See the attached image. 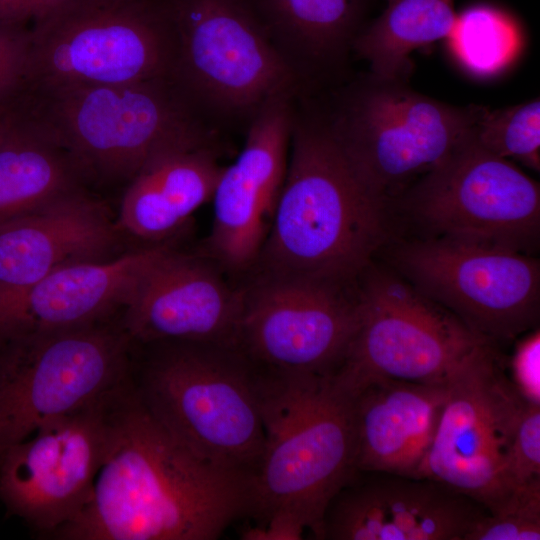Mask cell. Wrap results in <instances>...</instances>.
I'll return each instance as SVG.
<instances>
[{
  "label": "cell",
  "instance_id": "3957f363",
  "mask_svg": "<svg viewBox=\"0 0 540 540\" xmlns=\"http://www.w3.org/2000/svg\"><path fill=\"white\" fill-rule=\"evenodd\" d=\"M256 367L265 438L248 517L261 526L289 516L319 539L329 501L356 470L353 395L334 373Z\"/></svg>",
  "mask_w": 540,
  "mask_h": 540
},
{
  "label": "cell",
  "instance_id": "d6986e66",
  "mask_svg": "<svg viewBox=\"0 0 540 540\" xmlns=\"http://www.w3.org/2000/svg\"><path fill=\"white\" fill-rule=\"evenodd\" d=\"M120 230L83 187L0 227V285L26 290L57 268L114 257Z\"/></svg>",
  "mask_w": 540,
  "mask_h": 540
},
{
  "label": "cell",
  "instance_id": "8fae6325",
  "mask_svg": "<svg viewBox=\"0 0 540 540\" xmlns=\"http://www.w3.org/2000/svg\"><path fill=\"white\" fill-rule=\"evenodd\" d=\"M393 256L405 280L490 343L536 328L540 263L533 254L429 236L399 245Z\"/></svg>",
  "mask_w": 540,
  "mask_h": 540
},
{
  "label": "cell",
  "instance_id": "44dd1931",
  "mask_svg": "<svg viewBox=\"0 0 540 540\" xmlns=\"http://www.w3.org/2000/svg\"><path fill=\"white\" fill-rule=\"evenodd\" d=\"M172 248L152 246L55 269L24 290L14 336L48 333L108 321L123 308L144 273Z\"/></svg>",
  "mask_w": 540,
  "mask_h": 540
},
{
  "label": "cell",
  "instance_id": "d6a6232c",
  "mask_svg": "<svg viewBox=\"0 0 540 540\" xmlns=\"http://www.w3.org/2000/svg\"><path fill=\"white\" fill-rule=\"evenodd\" d=\"M306 529L297 520L277 515L271 517L261 526H251L241 535L246 540H299Z\"/></svg>",
  "mask_w": 540,
  "mask_h": 540
},
{
  "label": "cell",
  "instance_id": "ffe728a7",
  "mask_svg": "<svg viewBox=\"0 0 540 540\" xmlns=\"http://www.w3.org/2000/svg\"><path fill=\"white\" fill-rule=\"evenodd\" d=\"M352 395L356 470L419 477L443 410L446 383L372 378Z\"/></svg>",
  "mask_w": 540,
  "mask_h": 540
},
{
  "label": "cell",
  "instance_id": "4dcf8cb0",
  "mask_svg": "<svg viewBox=\"0 0 540 540\" xmlns=\"http://www.w3.org/2000/svg\"><path fill=\"white\" fill-rule=\"evenodd\" d=\"M540 333L535 328L517 343L511 359V382L529 403L540 404Z\"/></svg>",
  "mask_w": 540,
  "mask_h": 540
},
{
  "label": "cell",
  "instance_id": "ac0fdd59",
  "mask_svg": "<svg viewBox=\"0 0 540 540\" xmlns=\"http://www.w3.org/2000/svg\"><path fill=\"white\" fill-rule=\"evenodd\" d=\"M243 290L212 264L171 249L140 278L120 319L131 341L198 342L236 347Z\"/></svg>",
  "mask_w": 540,
  "mask_h": 540
},
{
  "label": "cell",
  "instance_id": "1f68e13d",
  "mask_svg": "<svg viewBox=\"0 0 540 540\" xmlns=\"http://www.w3.org/2000/svg\"><path fill=\"white\" fill-rule=\"evenodd\" d=\"M72 0H0V23L33 24Z\"/></svg>",
  "mask_w": 540,
  "mask_h": 540
},
{
  "label": "cell",
  "instance_id": "7a4b0ae2",
  "mask_svg": "<svg viewBox=\"0 0 540 540\" xmlns=\"http://www.w3.org/2000/svg\"><path fill=\"white\" fill-rule=\"evenodd\" d=\"M298 100L285 179L256 262L261 275L352 285L386 238L389 204L358 175L323 109Z\"/></svg>",
  "mask_w": 540,
  "mask_h": 540
},
{
  "label": "cell",
  "instance_id": "7c38bea8",
  "mask_svg": "<svg viewBox=\"0 0 540 540\" xmlns=\"http://www.w3.org/2000/svg\"><path fill=\"white\" fill-rule=\"evenodd\" d=\"M440 420L419 477L440 482L486 511L514 490L509 450L527 402L500 366L494 344L476 349L446 382Z\"/></svg>",
  "mask_w": 540,
  "mask_h": 540
},
{
  "label": "cell",
  "instance_id": "ba28073f",
  "mask_svg": "<svg viewBox=\"0 0 540 540\" xmlns=\"http://www.w3.org/2000/svg\"><path fill=\"white\" fill-rule=\"evenodd\" d=\"M174 39L172 77L209 119H246L303 95L247 0H158Z\"/></svg>",
  "mask_w": 540,
  "mask_h": 540
},
{
  "label": "cell",
  "instance_id": "836d02e7",
  "mask_svg": "<svg viewBox=\"0 0 540 540\" xmlns=\"http://www.w3.org/2000/svg\"><path fill=\"white\" fill-rule=\"evenodd\" d=\"M387 1H388V3H389V2H391V1H393V0H387Z\"/></svg>",
  "mask_w": 540,
  "mask_h": 540
},
{
  "label": "cell",
  "instance_id": "f1b7e54d",
  "mask_svg": "<svg viewBox=\"0 0 540 540\" xmlns=\"http://www.w3.org/2000/svg\"><path fill=\"white\" fill-rule=\"evenodd\" d=\"M506 478L511 490L540 480V404L527 403L509 450Z\"/></svg>",
  "mask_w": 540,
  "mask_h": 540
},
{
  "label": "cell",
  "instance_id": "2e32d148",
  "mask_svg": "<svg viewBox=\"0 0 540 540\" xmlns=\"http://www.w3.org/2000/svg\"><path fill=\"white\" fill-rule=\"evenodd\" d=\"M486 509L423 477L355 470L329 501L320 540H465Z\"/></svg>",
  "mask_w": 540,
  "mask_h": 540
},
{
  "label": "cell",
  "instance_id": "4fadbf2b",
  "mask_svg": "<svg viewBox=\"0 0 540 540\" xmlns=\"http://www.w3.org/2000/svg\"><path fill=\"white\" fill-rule=\"evenodd\" d=\"M430 234L532 254L540 234V187L473 136L403 193Z\"/></svg>",
  "mask_w": 540,
  "mask_h": 540
},
{
  "label": "cell",
  "instance_id": "cb8c5ba5",
  "mask_svg": "<svg viewBox=\"0 0 540 540\" xmlns=\"http://www.w3.org/2000/svg\"><path fill=\"white\" fill-rule=\"evenodd\" d=\"M84 176L71 154L29 112L0 140V227L82 187Z\"/></svg>",
  "mask_w": 540,
  "mask_h": 540
},
{
  "label": "cell",
  "instance_id": "e0dca14e",
  "mask_svg": "<svg viewBox=\"0 0 540 540\" xmlns=\"http://www.w3.org/2000/svg\"><path fill=\"white\" fill-rule=\"evenodd\" d=\"M296 99L277 96L256 112L241 153L219 177L208 243L228 268L254 264L267 238L286 175Z\"/></svg>",
  "mask_w": 540,
  "mask_h": 540
},
{
  "label": "cell",
  "instance_id": "30bf717a",
  "mask_svg": "<svg viewBox=\"0 0 540 540\" xmlns=\"http://www.w3.org/2000/svg\"><path fill=\"white\" fill-rule=\"evenodd\" d=\"M358 292V322L334 373L350 393L372 378L445 384L490 343L402 276L368 268Z\"/></svg>",
  "mask_w": 540,
  "mask_h": 540
},
{
  "label": "cell",
  "instance_id": "83f0119b",
  "mask_svg": "<svg viewBox=\"0 0 540 540\" xmlns=\"http://www.w3.org/2000/svg\"><path fill=\"white\" fill-rule=\"evenodd\" d=\"M540 539V480L516 488L508 499L486 511L465 540Z\"/></svg>",
  "mask_w": 540,
  "mask_h": 540
},
{
  "label": "cell",
  "instance_id": "9c48e42d",
  "mask_svg": "<svg viewBox=\"0 0 540 540\" xmlns=\"http://www.w3.org/2000/svg\"><path fill=\"white\" fill-rule=\"evenodd\" d=\"M132 341L120 320L0 341V460L44 424L121 385Z\"/></svg>",
  "mask_w": 540,
  "mask_h": 540
},
{
  "label": "cell",
  "instance_id": "f546056e",
  "mask_svg": "<svg viewBox=\"0 0 540 540\" xmlns=\"http://www.w3.org/2000/svg\"><path fill=\"white\" fill-rule=\"evenodd\" d=\"M29 52L30 26L0 23V102L25 90Z\"/></svg>",
  "mask_w": 540,
  "mask_h": 540
},
{
  "label": "cell",
  "instance_id": "6da1fadb",
  "mask_svg": "<svg viewBox=\"0 0 540 540\" xmlns=\"http://www.w3.org/2000/svg\"><path fill=\"white\" fill-rule=\"evenodd\" d=\"M251 478L178 442L145 408L131 377L112 408L92 497L57 540H215L248 517Z\"/></svg>",
  "mask_w": 540,
  "mask_h": 540
},
{
  "label": "cell",
  "instance_id": "7402d4cb",
  "mask_svg": "<svg viewBox=\"0 0 540 540\" xmlns=\"http://www.w3.org/2000/svg\"><path fill=\"white\" fill-rule=\"evenodd\" d=\"M302 92L339 72L365 26L368 0H247Z\"/></svg>",
  "mask_w": 540,
  "mask_h": 540
},
{
  "label": "cell",
  "instance_id": "484cf974",
  "mask_svg": "<svg viewBox=\"0 0 540 540\" xmlns=\"http://www.w3.org/2000/svg\"><path fill=\"white\" fill-rule=\"evenodd\" d=\"M447 39L463 66L487 75L501 69L512 58L519 32L513 19L503 11L476 4L457 14Z\"/></svg>",
  "mask_w": 540,
  "mask_h": 540
},
{
  "label": "cell",
  "instance_id": "277c9868",
  "mask_svg": "<svg viewBox=\"0 0 540 540\" xmlns=\"http://www.w3.org/2000/svg\"><path fill=\"white\" fill-rule=\"evenodd\" d=\"M139 345L130 377L149 413L198 457L251 478L265 438L257 367L231 346Z\"/></svg>",
  "mask_w": 540,
  "mask_h": 540
},
{
  "label": "cell",
  "instance_id": "5bb4252c",
  "mask_svg": "<svg viewBox=\"0 0 540 540\" xmlns=\"http://www.w3.org/2000/svg\"><path fill=\"white\" fill-rule=\"evenodd\" d=\"M121 385L44 424L1 458L0 502L37 536L49 538L89 503L109 448Z\"/></svg>",
  "mask_w": 540,
  "mask_h": 540
},
{
  "label": "cell",
  "instance_id": "9a60e30c",
  "mask_svg": "<svg viewBox=\"0 0 540 540\" xmlns=\"http://www.w3.org/2000/svg\"><path fill=\"white\" fill-rule=\"evenodd\" d=\"M351 286L261 275L243 290L236 348L273 371L335 373L358 322V292Z\"/></svg>",
  "mask_w": 540,
  "mask_h": 540
},
{
  "label": "cell",
  "instance_id": "5b68a950",
  "mask_svg": "<svg viewBox=\"0 0 540 540\" xmlns=\"http://www.w3.org/2000/svg\"><path fill=\"white\" fill-rule=\"evenodd\" d=\"M31 115L84 178L129 182L172 151L213 147L215 131L173 77L109 86L26 89Z\"/></svg>",
  "mask_w": 540,
  "mask_h": 540
},
{
  "label": "cell",
  "instance_id": "4316f807",
  "mask_svg": "<svg viewBox=\"0 0 540 540\" xmlns=\"http://www.w3.org/2000/svg\"><path fill=\"white\" fill-rule=\"evenodd\" d=\"M473 136L489 153L512 158L526 167L540 169V101L489 110L483 107Z\"/></svg>",
  "mask_w": 540,
  "mask_h": 540
},
{
  "label": "cell",
  "instance_id": "52a82bcc",
  "mask_svg": "<svg viewBox=\"0 0 540 540\" xmlns=\"http://www.w3.org/2000/svg\"><path fill=\"white\" fill-rule=\"evenodd\" d=\"M174 39L158 0H72L30 25L26 89L172 77Z\"/></svg>",
  "mask_w": 540,
  "mask_h": 540
},
{
  "label": "cell",
  "instance_id": "d4e9b609",
  "mask_svg": "<svg viewBox=\"0 0 540 540\" xmlns=\"http://www.w3.org/2000/svg\"><path fill=\"white\" fill-rule=\"evenodd\" d=\"M454 0H393L356 37L353 51L383 78L408 79L414 49L447 38L456 21Z\"/></svg>",
  "mask_w": 540,
  "mask_h": 540
},
{
  "label": "cell",
  "instance_id": "8992f818",
  "mask_svg": "<svg viewBox=\"0 0 540 540\" xmlns=\"http://www.w3.org/2000/svg\"><path fill=\"white\" fill-rule=\"evenodd\" d=\"M407 81L370 72L322 108L358 175L389 205L471 136L483 109L438 101Z\"/></svg>",
  "mask_w": 540,
  "mask_h": 540
},
{
  "label": "cell",
  "instance_id": "603a6c76",
  "mask_svg": "<svg viewBox=\"0 0 540 540\" xmlns=\"http://www.w3.org/2000/svg\"><path fill=\"white\" fill-rule=\"evenodd\" d=\"M223 168L213 147L176 150L154 159L128 182L118 229L147 241L172 235L212 200Z\"/></svg>",
  "mask_w": 540,
  "mask_h": 540
}]
</instances>
